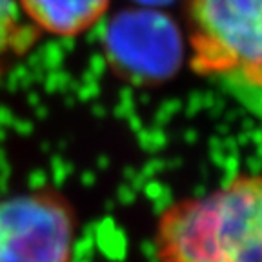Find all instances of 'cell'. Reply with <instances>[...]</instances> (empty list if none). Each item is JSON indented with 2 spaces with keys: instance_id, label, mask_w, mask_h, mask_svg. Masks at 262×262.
<instances>
[{
  "instance_id": "obj_1",
  "label": "cell",
  "mask_w": 262,
  "mask_h": 262,
  "mask_svg": "<svg viewBox=\"0 0 262 262\" xmlns=\"http://www.w3.org/2000/svg\"><path fill=\"white\" fill-rule=\"evenodd\" d=\"M153 246L157 262H262V173L166 206Z\"/></svg>"
},
{
  "instance_id": "obj_2",
  "label": "cell",
  "mask_w": 262,
  "mask_h": 262,
  "mask_svg": "<svg viewBox=\"0 0 262 262\" xmlns=\"http://www.w3.org/2000/svg\"><path fill=\"white\" fill-rule=\"evenodd\" d=\"M189 68L262 90V0H186Z\"/></svg>"
},
{
  "instance_id": "obj_3",
  "label": "cell",
  "mask_w": 262,
  "mask_h": 262,
  "mask_svg": "<svg viewBox=\"0 0 262 262\" xmlns=\"http://www.w3.org/2000/svg\"><path fill=\"white\" fill-rule=\"evenodd\" d=\"M78 213L62 189L0 199V262H73Z\"/></svg>"
},
{
  "instance_id": "obj_4",
  "label": "cell",
  "mask_w": 262,
  "mask_h": 262,
  "mask_svg": "<svg viewBox=\"0 0 262 262\" xmlns=\"http://www.w3.org/2000/svg\"><path fill=\"white\" fill-rule=\"evenodd\" d=\"M102 53L111 73L139 88L173 78L184 58V38L168 13L124 9L104 28Z\"/></svg>"
},
{
  "instance_id": "obj_5",
  "label": "cell",
  "mask_w": 262,
  "mask_h": 262,
  "mask_svg": "<svg viewBox=\"0 0 262 262\" xmlns=\"http://www.w3.org/2000/svg\"><path fill=\"white\" fill-rule=\"evenodd\" d=\"M18 6L42 35L75 38L102 20L111 0H18Z\"/></svg>"
},
{
  "instance_id": "obj_6",
  "label": "cell",
  "mask_w": 262,
  "mask_h": 262,
  "mask_svg": "<svg viewBox=\"0 0 262 262\" xmlns=\"http://www.w3.org/2000/svg\"><path fill=\"white\" fill-rule=\"evenodd\" d=\"M40 37L20 11L18 0H0V78L31 53Z\"/></svg>"
}]
</instances>
